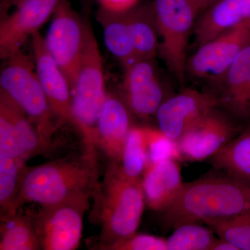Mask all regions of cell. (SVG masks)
Listing matches in <instances>:
<instances>
[{
	"label": "cell",
	"instance_id": "6da1fadb",
	"mask_svg": "<svg viewBox=\"0 0 250 250\" xmlns=\"http://www.w3.org/2000/svg\"><path fill=\"white\" fill-rule=\"evenodd\" d=\"M82 155L69 156L42 165L24 166L14 212L26 202L48 207L82 195L92 197L98 190V158L95 146L85 145Z\"/></svg>",
	"mask_w": 250,
	"mask_h": 250
},
{
	"label": "cell",
	"instance_id": "7a4b0ae2",
	"mask_svg": "<svg viewBox=\"0 0 250 250\" xmlns=\"http://www.w3.org/2000/svg\"><path fill=\"white\" fill-rule=\"evenodd\" d=\"M248 211L250 185L229 175L184 184L173 202L161 212L166 228L175 229L184 224H207Z\"/></svg>",
	"mask_w": 250,
	"mask_h": 250
},
{
	"label": "cell",
	"instance_id": "3957f363",
	"mask_svg": "<svg viewBox=\"0 0 250 250\" xmlns=\"http://www.w3.org/2000/svg\"><path fill=\"white\" fill-rule=\"evenodd\" d=\"M93 197V220L101 227L98 249L136 234L146 204L140 179L127 177L113 162Z\"/></svg>",
	"mask_w": 250,
	"mask_h": 250
},
{
	"label": "cell",
	"instance_id": "277c9868",
	"mask_svg": "<svg viewBox=\"0 0 250 250\" xmlns=\"http://www.w3.org/2000/svg\"><path fill=\"white\" fill-rule=\"evenodd\" d=\"M72 90V111L77 129L83 136L85 145L97 146V124L107 96L105 93L103 59L90 27Z\"/></svg>",
	"mask_w": 250,
	"mask_h": 250
},
{
	"label": "cell",
	"instance_id": "5b68a950",
	"mask_svg": "<svg viewBox=\"0 0 250 250\" xmlns=\"http://www.w3.org/2000/svg\"><path fill=\"white\" fill-rule=\"evenodd\" d=\"M6 59L7 63L0 74L1 90L25 112L41 137L49 146L55 130L54 113L34 71V64L21 49Z\"/></svg>",
	"mask_w": 250,
	"mask_h": 250
},
{
	"label": "cell",
	"instance_id": "8992f818",
	"mask_svg": "<svg viewBox=\"0 0 250 250\" xmlns=\"http://www.w3.org/2000/svg\"><path fill=\"white\" fill-rule=\"evenodd\" d=\"M152 6L159 34V53L177 81L183 83L188 44L198 12L191 0H154Z\"/></svg>",
	"mask_w": 250,
	"mask_h": 250
},
{
	"label": "cell",
	"instance_id": "52a82bcc",
	"mask_svg": "<svg viewBox=\"0 0 250 250\" xmlns=\"http://www.w3.org/2000/svg\"><path fill=\"white\" fill-rule=\"evenodd\" d=\"M89 195H82L48 207L34 215L41 250H75L80 246L83 216L89 207Z\"/></svg>",
	"mask_w": 250,
	"mask_h": 250
},
{
	"label": "cell",
	"instance_id": "ba28073f",
	"mask_svg": "<svg viewBox=\"0 0 250 250\" xmlns=\"http://www.w3.org/2000/svg\"><path fill=\"white\" fill-rule=\"evenodd\" d=\"M90 26L81 19L68 0H60L45 39L46 47L72 89Z\"/></svg>",
	"mask_w": 250,
	"mask_h": 250
},
{
	"label": "cell",
	"instance_id": "9c48e42d",
	"mask_svg": "<svg viewBox=\"0 0 250 250\" xmlns=\"http://www.w3.org/2000/svg\"><path fill=\"white\" fill-rule=\"evenodd\" d=\"M234 120L221 106L210 110L177 143L181 156L202 161L214 156L238 134L239 127Z\"/></svg>",
	"mask_w": 250,
	"mask_h": 250
},
{
	"label": "cell",
	"instance_id": "30bf717a",
	"mask_svg": "<svg viewBox=\"0 0 250 250\" xmlns=\"http://www.w3.org/2000/svg\"><path fill=\"white\" fill-rule=\"evenodd\" d=\"M25 112L0 91V155L25 161L49 147Z\"/></svg>",
	"mask_w": 250,
	"mask_h": 250
},
{
	"label": "cell",
	"instance_id": "8fae6325",
	"mask_svg": "<svg viewBox=\"0 0 250 250\" xmlns=\"http://www.w3.org/2000/svg\"><path fill=\"white\" fill-rule=\"evenodd\" d=\"M250 41V21L225 31L197 47L188 58L187 74L197 78H221Z\"/></svg>",
	"mask_w": 250,
	"mask_h": 250
},
{
	"label": "cell",
	"instance_id": "7c38bea8",
	"mask_svg": "<svg viewBox=\"0 0 250 250\" xmlns=\"http://www.w3.org/2000/svg\"><path fill=\"white\" fill-rule=\"evenodd\" d=\"M217 106H220V104L214 94L188 88L166 98L161 104L155 115L159 129L177 143L192 126Z\"/></svg>",
	"mask_w": 250,
	"mask_h": 250
},
{
	"label": "cell",
	"instance_id": "4fadbf2b",
	"mask_svg": "<svg viewBox=\"0 0 250 250\" xmlns=\"http://www.w3.org/2000/svg\"><path fill=\"white\" fill-rule=\"evenodd\" d=\"M60 0H20L13 14L0 24V57L6 59L21 50L57 9Z\"/></svg>",
	"mask_w": 250,
	"mask_h": 250
},
{
	"label": "cell",
	"instance_id": "5bb4252c",
	"mask_svg": "<svg viewBox=\"0 0 250 250\" xmlns=\"http://www.w3.org/2000/svg\"><path fill=\"white\" fill-rule=\"evenodd\" d=\"M31 39L36 73L54 117L62 124L69 123L78 127L72 111L68 81L49 53L45 39L39 31L34 33Z\"/></svg>",
	"mask_w": 250,
	"mask_h": 250
},
{
	"label": "cell",
	"instance_id": "9a60e30c",
	"mask_svg": "<svg viewBox=\"0 0 250 250\" xmlns=\"http://www.w3.org/2000/svg\"><path fill=\"white\" fill-rule=\"evenodd\" d=\"M124 68L125 104L130 111L141 118L156 115L167 98L152 60L136 59Z\"/></svg>",
	"mask_w": 250,
	"mask_h": 250
},
{
	"label": "cell",
	"instance_id": "2e32d148",
	"mask_svg": "<svg viewBox=\"0 0 250 250\" xmlns=\"http://www.w3.org/2000/svg\"><path fill=\"white\" fill-rule=\"evenodd\" d=\"M215 96L220 106L237 121L250 120V41L237 55L223 77Z\"/></svg>",
	"mask_w": 250,
	"mask_h": 250
},
{
	"label": "cell",
	"instance_id": "e0dca14e",
	"mask_svg": "<svg viewBox=\"0 0 250 250\" xmlns=\"http://www.w3.org/2000/svg\"><path fill=\"white\" fill-rule=\"evenodd\" d=\"M129 109L116 97L106 98L97 124V145L112 162L121 163L125 141L132 127Z\"/></svg>",
	"mask_w": 250,
	"mask_h": 250
},
{
	"label": "cell",
	"instance_id": "ac0fdd59",
	"mask_svg": "<svg viewBox=\"0 0 250 250\" xmlns=\"http://www.w3.org/2000/svg\"><path fill=\"white\" fill-rule=\"evenodd\" d=\"M248 21L250 0H218L197 18L194 27L197 47Z\"/></svg>",
	"mask_w": 250,
	"mask_h": 250
},
{
	"label": "cell",
	"instance_id": "d6986e66",
	"mask_svg": "<svg viewBox=\"0 0 250 250\" xmlns=\"http://www.w3.org/2000/svg\"><path fill=\"white\" fill-rule=\"evenodd\" d=\"M142 181L145 200L150 209L163 211L179 195L184 183L176 159H166L146 167Z\"/></svg>",
	"mask_w": 250,
	"mask_h": 250
},
{
	"label": "cell",
	"instance_id": "ffe728a7",
	"mask_svg": "<svg viewBox=\"0 0 250 250\" xmlns=\"http://www.w3.org/2000/svg\"><path fill=\"white\" fill-rule=\"evenodd\" d=\"M128 25L138 59H150L159 52V34L152 3L136 4L126 11Z\"/></svg>",
	"mask_w": 250,
	"mask_h": 250
},
{
	"label": "cell",
	"instance_id": "44dd1931",
	"mask_svg": "<svg viewBox=\"0 0 250 250\" xmlns=\"http://www.w3.org/2000/svg\"><path fill=\"white\" fill-rule=\"evenodd\" d=\"M98 20L103 27L104 39L108 50L119 59L123 67L136 59L128 25L126 11L115 13L100 9Z\"/></svg>",
	"mask_w": 250,
	"mask_h": 250
},
{
	"label": "cell",
	"instance_id": "7402d4cb",
	"mask_svg": "<svg viewBox=\"0 0 250 250\" xmlns=\"http://www.w3.org/2000/svg\"><path fill=\"white\" fill-rule=\"evenodd\" d=\"M212 159L219 170L246 182L250 180V129L237 135Z\"/></svg>",
	"mask_w": 250,
	"mask_h": 250
},
{
	"label": "cell",
	"instance_id": "603a6c76",
	"mask_svg": "<svg viewBox=\"0 0 250 250\" xmlns=\"http://www.w3.org/2000/svg\"><path fill=\"white\" fill-rule=\"evenodd\" d=\"M1 222L0 250H41L33 215L16 213Z\"/></svg>",
	"mask_w": 250,
	"mask_h": 250
},
{
	"label": "cell",
	"instance_id": "cb8c5ba5",
	"mask_svg": "<svg viewBox=\"0 0 250 250\" xmlns=\"http://www.w3.org/2000/svg\"><path fill=\"white\" fill-rule=\"evenodd\" d=\"M24 161L0 156L1 221L16 215L15 204L19 195Z\"/></svg>",
	"mask_w": 250,
	"mask_h": 250
},
{
	"label": "cell",
	"instance_id": "d4e9b609",
	"mask_svg": "<svg viewBox=\"0 0 250 250\" xmlns=\"http://www.w3.org/2000/svg\"><path fill=\"white\" fill-rule=\"evenodd\" d=\"M147 128L132 126L125 141L122 170L130 178L139 179L147 167Z\"/></svg>",
	"mask_w": 250,
	"mask_h": 250
},
{
	"label": "cell",
	"instance_id": "484cf974",
	"mask_svg": "<svg viewBox=\"0 0 250 250\" xmlns=\"http://www.w3.org/2000/svg\"><path fill=\"white\" fill-rule=\"evenodd\" d=\"M216 239L209 229L198 223L184 224L167 239V250H210Z\"/></svg>",
	"mask_w": 250,
	"mask_h": 250
},
{
	"label": "cell",
	"instance_id": "4316f807",
	"mask_svg": "<svg viewBox=\"0 0 250 250\" xmlns=\"http://www.w3.org/2000/svg\"><path fill=\"white\" fill-rule=\"evenodd\" d=\"M207 225L220 238L228 241L238 250H250V211L208 222Z\"/></svg>",
	"mask_w": 250,
	"mask_h": 250
},
{
	"label": "cell",
	"instance_id": "83f0119b",
	"mask_svg": "<svg viewBox=\"0 0 250 250\" xmlns=\"http://www.w3.org/2000/svg\"><path fill=\"white\" fill-rule=\"evenodd\" d=\"M147 167L166 159H177L182 158L177 143L168 139L160 130L147 128Z\"/></svg>",
	"mask_w": 250,
	"mask_h": 250
},
{
	"label": "cell",
	"instance_id": "f1b7e54d",
	"mask_svg": "<svg viewBox=\"0 0 250 250\" xmlns=\"http://www.w3.org/2000/svg\"><path fill=\"white\" fill-rule=\"evenodd\" d=\"M104 250H167V240L146 234H135L123 241L102 247Z\"/></svg>",
	"mask_w": 250,
	"mask_h": 250
},
{
	"label": "cell",
	"instance_id": "f546056e",
	"mask_svg": "<svg viewBox=\"0 0 250 250\" xmlns=\"http://www.w3.org/2000/svg\"><path fill=\"white\" fill-rule=\"evenodd\" d=\"M139 0H98L102 9L115 13H124L138 4Z\"/></svg>",
	"mask_w": 250,
	"mask_h": 250
},
{
	"label": "cell",
	"instance_id": "4dcf8cb0",
	"mask_svg": "<svg viewBox=\"0 0 250 250\" xmlns=\"http://www.w3.org/2000/svg\"><path fill=\"white\" fill-rule=\"evenodd\" d=\"M210 250H238L236 247L233 246L231 243H229L228 241H225V240L216 239L215 243L212 246Z\"/></svg>",
	"mask_w": 250,
	"mask_h": 250
},
{
	"label": "cell",
	"instance_id": "1f68e13d",
	"mask_svg": "<svg viewBox=\"0 0 250 250\" xmlns=\"http://www.w3.org/2000/svg\"><path fill=\"white\" fill-rule=\"evenodd\" d=\"M191 1L195 5L198 14L200 15L218 0H191Z\"/></svg>",
	"mask_w": 250,
	"mask_h": 250
},
{
	"label": "cell",
	"instance_id": "d6a6232c",
	"mask_svg": "<svg viewBox=\"0 0 250 250\" xmlns=\"http://www.w3.org/2000/svg\"><path fill=\"white\" fill-rule=\"evenodd\" d=\"M19 1L20 0H3L1 8H3V9H7L11 4H17Z\"/></svg>",
	"mask_w": 250,
	"mask_h": 250
}]
</instances>
